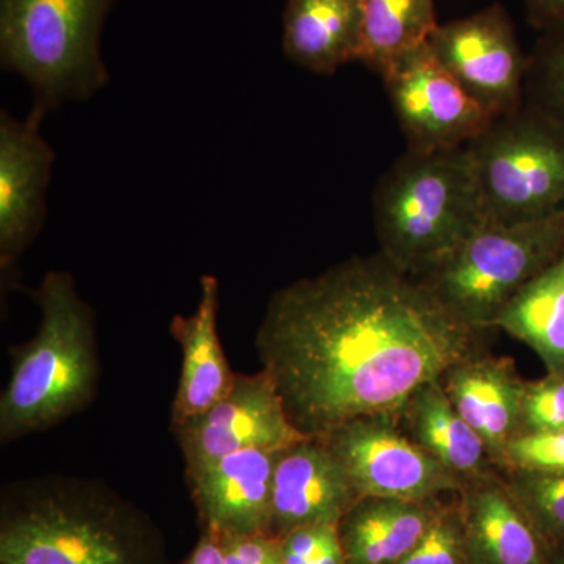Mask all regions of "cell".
<instances>
[{"label": "cell", "mask_w": 564, "mask_h": 564, "mask_svg": "<svg viewBox=\"0 0 564 564\" xmlns=\"http://www.w3.org/2000/svg\"><path fill=\"white\" fill-rule=\"evenodd\" d=\"M478 332L380 252L274 292L254 344L293 429L322 437L355 419L399 414L473 355Z\"/></svg>", "instance_id": "6da1fadb"}, {"label": "cell", "mask_w": 564, "mask_h": 564, "mask_svg": "<svg viewBox=\"0 0 564 564\" xmlns=\"http://www.w3.org/2000/svg\"><path fill=\"white\" fill-rule=\"evenodd\" d=\"M0 564H172L150 516L106 481L22 478L0 491Z\"/></svg>", "instance_id": "7a4b0ae2"}, {"label": "cell", "mask_w": 564, "mask_h": 564, "mask_svg": "<svg viewBox=\"0 0 564 564\" xmlns=\"http://www.w3.org/2000/svg\"><path fill=\"white\" fill-rule=\"evenodd\" d=\"M41 322L32 340L13 348L0 397V444L46 432L90 406L98 392L95 313L68 272H50L32 291Z\"/></svg>", "instance_id": "3957f363"}, {"label": "cell", "mask_w": 564, "mask_h": 564, "mask_svg": "<svg viewBox=\"0 0 564 564\" xmlns=\"http://www.w3.org/2000/svg\"><path fill=\"white\" fill-rule=\"evenodd\" d=\"M381 254L422 276L488 225L466 147L406 151L373 192Z\"/></svg>", "instance_id": "277c9868"}, {"label": "cell", "mask_w": 564, "mask_h": 564, "mask_svg": "<svg viewBox=\"0 0 564 564\" xmlns=\"http://www.w3.org/2000/svg\"><path fill=\"white\" fill-rule=\"evenodd\" d=\"M117 0H0V61L33 93L31 111L87 101L109 85L104 21Z\"/></svg>", "instance_id": "5b68a950"}, {"label": "cell", "mask_w": 564, "mask_h": 564, "mask_svg": "<svg viewBox=\"0 0 564 564\" xmlns=\"http://www.w3.org/2000/svg\"><path fill=\"white\" fill-rule=\"evenodd\" d=\"M466 151L488 225L564 212V122L524 102L494 118Z\"/></svg>", "instance_id": "8992f818"}, {"label": "cell", "mask_w": 564, "mask_h": 564, "mask_svg": "<svg viewBox=\"0 0 564 564\" xmlns=\"http://www.w3.org/2000/svg\"><path fill=\"white\" fill-rule=\"evenodd\" d=\"M564 254V212L518 225H486L419 278L459 321L492 328L516 293Z\"/></svg>", "instance_id": "52a82bcc"}, {"label": "cell", "mask_w": 564, "mask_h": 564, "mask_svg": "<svg viewBox=\"0 0 564 564\" xmlns=\"http://www.w3.org/2000/svg\"><path fill=\"white\" fill-rule=\"evenodd\" d=\"M399 414L355 419L322 436L343 463L359 497L426 502L462 489L458 475L408 436Z\"/></svg>", "instance_id": "ba28073f"}, {"label": "cell", "mask_w": 564, "mask_h": 564, "mask_svg": "<svg viewBox=\"0 0 564 564\" xmlns=\"http://www.w3.org/2000/svg\"><path fill=\"white\" fill-rule=\"evenodd\" d=\"M426 44L492 117L524 106L529 55L521 50L513 20L500 3L437 25Z\"/></svg>", "instance_id": "9c48e42d"}, {"label": "cell", "mask_w": 564, "mask_h": 564, "mask_svg": "<svg viewBox=\"0 0 564 564\" xmlns=\"http://www.w3.org/2000/svg\"><path fill=\"white\" fill-rule=\"evenodd\" d=\"M381 77L408 151L466 147L496 118L470 98L426 43L393 62Z\"/></svg>", "instance_id": "30bf717a"}, {"label": "cell", "mask_w": 564, "mask_h": 564, "mask_svg": "<svg viewBox=\"0 0 564 564\" xmlns=\"http://www.w3.org/2000/svg\"><path fill=\"white\" fill-rule=\"evenodd\" d=\"M185 470H196L237 452L282 451L302 433L293 429L270 375L237 373L231 391L206 413L173 426Z\"/></svg>", "instance_id": "8fae6325"}, {"label": "cell", "mask_w": 564, "mask_h": 564, "mask_svg": "<svg viewBox=\"0 0 564 564\" xmlns=\"http://www.w3.org/2000/svg\"><path fill=\"white\" fill-rule=\"evenodd\" d=\"M43 120L35 111L24 120L0 113V272L7 281L46 220L55 151L41 135Z\"/></svg>", "instance_id": "7c38bea8"}, {"label": "cell", "mask_w": 564, "mask_h": 564, "mask_svg": "<svg viewBox=\"0 0 564 564\" xmlns=\"http://www.w3.org/2000/svg\"><path fill=\"white\" fill-rule=\"evenodd\" d=\"M359 499L347 470L322 437H303L278 452L269 532L281 540L307 525H337Z\"/></svg>", "instance_id": "4fadbf2b"}, {"label": "cell", "mask_w": 564, "mask_h": 564, "mask_svg": "<svg viewBox=\"0 0 564 564\" xmlns=\"http://www.w3.org/2000/svg\"><path fill=\"white\" fill-rule=\"evenodd\" d=\"M278 452H237L185 470L202 530L220 536L269 532Z\"/></svg>", "instance_id": "5bb4252c"}, {"label": "cell", "mask_w": 564, "mask_h": 564, "mask_svg": "<svg viewBox=\"0 0 564 564\" xmlns=\"http://www.w3.org/2000/svg\"><path fill=\"white\" fill-rule=\"evenodd\" d=\"M220 282L202 278V296L191 315H176L170 333L182 351L180 384L172 406V429L192 421L231 391L236 375L229 367L217 332Z\"/></svg>", "instance_id": "9a60e30c"}, {"label": "cell", "mask_w": 564, "mask_h": 564, "mask_svg": "<svg viewBox=\"0 0 564 564\" xmlns=\"http://www.w3.org/2000/svg\"><path fill=\"white\" fill-rule=\"evenodd\" d=\"M443 386L492 459L502 462L505 447L521 432L525 389L511 362L469 355L445 373Z\"/></svg>", "instance_id": "2e32d148"}, {"label": "cell", "mask_w": 564, "mask_h": 564, "mask_svg": "<svg viewBox=\"0 0 564 564\" xmlns=\"http://www.w3.org/2000/svg\"><path fill=\"white\" fill-rule=\"evenodd\" d=\"M364 0H285L282 50L296 65L333 76L361 57Z\"/></svg>", "instance_id": "e0dca14e"}, {"label": "cell", "mask_w": 564, "mask_h": 564, "mask_svg": "<svg viewBox=\"0 0 564 564\" xmlns=\"http://www.w3.org/2000/svg\"><path fill=\"white\" fill-rule=\"evenodd\" d=\"M463 532L469 564H545L544 536L510 488H474L466 499Z\"/></svg>", "instance_id": "ac0fdd59"}, {"label": "cell", "mask_w": 564, "mask_h": 564, "mask_svg": "<svg viewBox=\"0 0 564 564\" xmlns=\"http://www.w3.org/2000/svg\"><path fill=\"white\" fill-rule=\"evenodd\" d=\"M433 518L423 502L359 497L337 524L345 564H399Z\"/></svg>", "instance_id": "d6986e66"}, {"label": "cell", "mask_w": 564, "mask_h": 564, "mask_svg": "<svg viewBox=\"0 0 564 564\" xmlns=\"http://www.w3.org/2000/svg\"><path fill=\"white\" fill-rule=\"evenodd\" d=\"M408 436L421 445L451 473L464 478H481L492 459L481 437L455 410L443 381L426 384L400 411Z\"/></svg>", "instance_id": "ffe728a7"}, {"label": "cell", "mask_w": 564, "mask_h": 564, "mask_svg": "<svg viewBox=\"0 0 564 564\" xmlns=\"http://www.w3.org/2000/svg\"><path fill=\"white\" fill-rule=\"evenodd\" d=\"M492 328L529 345L549 375L564 377V254L516 293Z\"/></svg>", "instance_id": "44dd1931"}, {"label": "cell", "mask_w": 564, "mask_h": 564, "mask_svg": "<svg viewBox=\"0 0 564 564\" xmlns=\"http://www.w3.org/2000/svg\"><path fill=\"white\" fill-rule=\"evenodd\" d=\"M437 25L436 0H364L359 62L383 76L393 62L423 46Z\"/></svg>", "instance_id": "7402d4cb"}, {"label": "cell", "mask_w": 564, "mask_h": 564, "mask_svg": "<svg viewBox=\"0 0 564 564\" xmlns=\"http://www.w3.org/2000/svg\"><path fill=\"white\" fill-rule=\"evenodd\" d=\"M525 102L564 122V24L541 31L529 55Z\"/></svg>", "instance_id": "603a6c76"}, {"label": "cell", "mask_w": 564, "mask_h": 564, "mask_svg": "<svg viewBox=\"0 0 564 564\" xmlns=\"http://www.w3.org/2000/svg\"><path fill=\"white\" fill-rule=\"evenodd\" d=\"M544 540L564 541L563 473H522L514 470L510 488Z\"/></svg>", "instance_id": "cb8c5ba5"}, {"label": "cell", "mask_w": 564, "mask_h": 564, "mask_svg": "<svg viewBox=\"0 0 564 564\" xmlns=\"http://www.w3.org/2000/svg\"><path fill=\"white\" fill-rule=\"evenodd\" d=\"M500 463L522 473H563L564 430L519 433L505 447Z\"/></svg>", "instance_id": "d4e9b609"}, {"label": "cell", "mask_w": 564, "mask_h": 564, "mask_svg": "<svg viewBox=\"0 0 564 564\" xmlns=\"http://www.w3.org/2000/svg\"><path fill=\"white\" fill-rule=\"evenodd\" d=\"M399 564H469L462 519L447 511L434 514L422 540Z\"/></svg>", "instance_id": "484cf974"}, {"label": "cell", "mask_w": 564, "mask_h": 564, "mask_svg": "<svg viewBox=\"0 0 564 564\" xmlns=\"http://www.w3.org/2000/svg\"><path fill=\"white\" fill-rule=\"evenodd\" d=\"M555 430H564V377L547 375L544 380L525 383L519 433Z\"/></svg>", "instance_id": "4316f807"}, {"label": "cell", "mask_w": 564, "mask_h": 564, "mask_svg": "<svg viewBox=\"0 0 564 564\" xmlns=\"http://www.w3.org/2000/svg\"><path fill=\"white\" fill-rule=\"evenodd\" d=\"M284 564H345L337 525H307L281 538Z\"/></svg>", "instance_id": "83f0119b"}, {"label": "cell", "mask_w": 564, "mask_h": 564, "mask_svg": "<svg viewBox=\"0 0 564 564\" xmlns=\"http://www.w3.org/2000/svg\"><path fill=\"white\" fill-rule=\"evenodd\" d=\"M225 564H284L281 541L270 534L221 536Z\"/></svg>", "instance_id": "f1b7e54d"}, {"label": "cell", "mask_w": 564, "mask_h": 564, "mask_svg": "<svg viewBox=\"0 0 564 564\" xmlns=\"http://www.w3.org/2000/svg\"><path fill=\"white\" fill-rule=\"evenodd\" d=\"M530 24L538 31L564 24V0H524Z\"/></svg>", "instance_id": "f546056e"}, {"label": "cell", "mask_w": 564, "mask_h": 564, "mask_svg": "<svg viewBox=\"0 0 564 564\" xmlns=\"http://www.w3.org/2000/svg\"><path fill=\"white\" fill-rule=\"evenodd\" d=\"M180 564H225L220 534L210 532V530H202L198 543L187 558Z\"/></svg>", "instance_id": "4dcf8cb0"}, {"label": "cell", "mask_w": 564, "mask_h": 564, "mask_svg": "<svg viewBox=\"0 0 564 564\" xmlns=\"http://www.w3.org/2000/svg\"><path fill=\"white\" fill-rule=\"evenodd\" d=\"M564 564V563H563Z\"/></svg>", "instance_id": "1f68e13d"}]
</instances>
